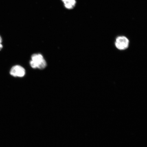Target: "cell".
<instances>
[{
    "mask_svg": "<svg viewBox=\"0 0 147 147\" xmlns=\"http://www.w3.org/2000/svg\"><path fill=\"white\" fill-rule=\"evenodd\" d=\"M30 64L33 68H38L40 69H43L47 66V62L42 55L34 54L32 55V60L30 62Z\"/></svg>",
    "mask_w": 147,
    "mask_h": 147,
    "instance_id": "cell-1",
    "label": "cell"
},
{
    "mask_svg": "<svg viewBox=\"0 0 147 147\" xmlns=\"http://www.w3.org/2000/svg\"><path fill=\"white\" fill-rule=\"evenodd\" d=\"M64 3L65 8L71 9L74 8L76 4V0H61Z\"/></svg>",
    "mask_w": 147,
    "mask_h": 147,
    "instance_id": "cell-4",
    "label": "cell"
},
{
    "mask_svg": "<svg viewBox=\"0 0 147 147\" xmlns=\"http://www.w3.org/2000/svg\"><path fill=\"white\" fill-rule=\"evenodd\" d=\"M3 46L2 45L1 43H0V51L2 49H3Z\"/></svg>",
    "mask_w": 147,
    "mask_h": 147,
    "instance_id": "cell-5",
    "label": "cell"
},
{
    "mask_svg": "<svg viewBox=\"0 0 147 147\" xmlns=\"http://www.w3.org/2000/svg\"><path fill=\"white\" fill-rule=\"evenodd\" d=\"M129 41L125 36H119L117 38L115 45L117 48L120 50H125L128 47Z\"/></svg>",
    "mask_w": 147,
    "mask_h": 147,
    "instance_id": "cell-2",
    "label": "cell"
},
{
    "mask_svg": "<svg viewBox=\"0 0 147 147\" xmlns=\"http://www.w3.org/2000/svg\"><path fill=\"white\" fill-rule=\"evenodd\" d=\"M2 42V39L1 36H0V43H1Z\"/></svg>",
    "mask_w": 147,
    "mask_h": 147,
    "instance_id": "cell-6",
    "label": "cell"
},
{
    "mask_svg": "<svg viewBox=\"0 0 147 147\" xmlns=\"http://www.w3.org/2000/svg\"><path fill=\"white\" fill-rule=\"evenodd\" d=\"M10 73L13 76L22 78L24 76L25 70L21 66L17 65L13 66L11 69Z\"/></svg>",
    "mask_w": 147,
    "mask_h": 147,
    "instance_id": "cell-3",
    "label": "cell"
}]
</instances>
